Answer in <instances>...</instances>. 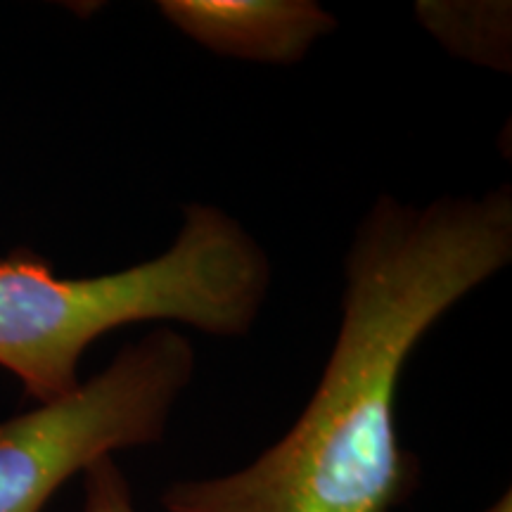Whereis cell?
I'll return each instance as SVG.
<instances>
[{"instance_id": "6da1fadb", "label": "cell", "mask_w": 512, "mask_h": 512, "mask_svg": "<svg viewBox=\"0 0 512 512\" xmlns=\"http://www.w3.org/2000/svg\"><path fill=\"white\" fill-rule=\"evenodd\" d=\"M510 259V185L430 204L380 197L344 256L342 323L304 411L240 470L171 484L164 512H399L420 475L396 427L403 368Z\"/></svg>"}, {"instance_id": "277c9868", "label": "cell", "mask_w": 512, "mask_h": 512, "mask_svg": "<svg viewBox=\"0 0 512 512\" xmlns=\"http://www.w3.org/2000/svg\"><path fill=\"white\" fill-rule=\"evenodd\" d=\"M169 24L202 48L235 60L294 64L337 29V19L311 0H162Z\"/></svg>"}, {"instance_id": "8992f818", "label": "cell", "mask_w": 512, "mask_h": 512, "mask_svg": "<svg viewBox=\"0 0 512 512\" xmlns=\"http://www.w3.org/2000/svg\"><path fill=\"white\" fill-rule=\"evenodd\" d=\"M83 512H138L117 460L102 458L83 472Z\"/></svg>"}, {"instance_id": "7a4b0ae2", "label": "cell", "mask_w": 512, "mask_h": 512, "mask_svg": "<svg viewBox=\"0 0 512 512\" xmlns=\"http://www.w3.org/2000/svg\"><path fill=\"white\" fill-rule=\"evenodd\" d=\"M266 249L214 204H185L166 252L91 278H62L31 252L0 259V368L31 399L48 403L79 387V363L107 332L174 320L214 337L254 328L271 290Z\"/></svg>"}, {"instance_id": "5b68a950", "label": "cell", "mask_w": 512, "mask_h": 512, "mask_svg": "<svg viewBox=\"0 0 512 512\" xmlns=\"http://www.w3.org/2000/svg\"><path fill=\"white\" fill-rule=\"evenodd\" d=\"M418 17L460 57L494 69H510L508 3H420Z\"/></svg>"}, {"instance_id": "52a82bcc", "label": "cell", "mask_w": 512, "mask_h": 512, "mask_svg": "<svg viewBox=\"0 0 512 512\" xmlns=\"http://www.w3.org/2000/svg\"><path fill=\"white\" fill-rule=\"evenodd\" d=\"M482 512H512V494H510V489L505 491L501 498H496V501L491 503L486 510H482Z\"/></svg>"}, {"instance_id": "3957f363", "label": "cell", "mask_w": 512, "mask_h": 512, "mask_svg": "<svg viewBox=\"0 0 512 512\" xmlns=\"http://www.w3.org/2000/svg\"><path fill=\"white\" fill-rule=\"evenodd\" d=\"M195 363L188 337L155 330L72 394L0 422V512H41L98 460L162 441Z\"/></svg>"}]
</instances>
